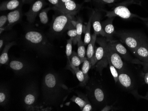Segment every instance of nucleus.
Returning a JSON list of instances; mask_svg holds the SVG:
<instances>
[{"label":"nucleus","instance_id":"1","mask_svg":"<svg viewBox=\"0 0 148 111\" xmlns=\"http://www.w3.org/2000/svg\"><path fill=\"white\" fill-rule=\"evenodd\" d=\"M42 103L48 108L59 107L71 93L56 73L48 71L42 80Z\"/></svg>","mask_w":148,"mask_h":111},{"label":"nucleus","instance_id":"2","mask_svg":"<svg viewBox=\"0 0 148 111\" xmlns=\"http://www.w3.org/2000/svg\"><path fill=\"white\" fill-rule=\"evenodd\" d=\"M25 40L29 46L39 54L45 56L52 54L53 45L42 32L35 30L28 31L25 34Z\"/></svg>","mask_w":148,"mask_h":111},{"label":"nucleus","instance_id":"3","mask_svg":"<svg viewBox=\"0 0 148 111\" xmlns=\"http://www.w3.org/2000/svg\"><path fill=\"white\" fill-rule=\"evenodd\" d=\"M75 23L72 20V15L61 13L53 20L51 30L52 33L59 35L66 29L75 28Z\"/></svg>","mask_w":148,"mask_h":111},{"label":"nucleus","instance_id":"4","mask_svg":"<svg viewBox=\"0 0 148 111\" xmlns=\"http://www.w3.org/2000/svg\"><path fill=\"white\" fill-rule=\"evenodd\" d=\"M115 34L119 38L121 42L131 50L133 53L139 45L146 39L144 36L135 32L119 31L115 32Z\"/></svg>","mask_w":148,"mask_h":111},{"label":"nucleus","instance_id":"5","mask_svg":"<svg viewBox=\"0 0 148 111\" xmlns=\"http://www.w3.org/2000/svg\"><path fill=\"white\" fill-rule=\"evenodd\" d=\"M38 97V87L36 84L32 83L28 84L23 93V104L25 109L34 111L37 109L36 104Z\"/></svg>","mask_w":148,"mask_h":111},{"label":"nucleus","instance_id":"6","mask_svg":"<svg viewBox=\"0 0 148 111\" xmlns=\"http://www.w3.org/2000/svg\"><path fill=\"white\" fill-rule=\"evenodd\" d=\"M134 0H127V1L117 4L116 7L110 11L106 12V16L108 18L119 16L124 19H129L133 17H139L138 16L132 14L128 8L126 7L127 4L133 3Z\"/></svg>","mask_w":148,"mask_h":111},{"label":"nucleus","instance_id":"7","mask_svg":"<svg viewBox=\"0 0 148 111\" xmlns=\"http://www.w3.org/2000/svg\"><path fill=\"white\" fill-rule=\"evenodd\" d=\"M97 43L99 44L100 47L95 49V53L93 58L90 61L91 66H93L98 62H99L100 66L102 67V65L105 66L107 65L108 63L107 56H106V39L104 38H99L96 39Z\"/></svg>","mask_w":148,"mask_h":111},{"label":"nucleus","instance_id":"8","mask_svg":"<svg viewBox=\"0 0 148 111\" xmlns=\"http://www.w3.org/2000/svg\"><path fill=\"white\" fill-rule=\"evenodd\" d=\"M106 55L108 57L113 66L117 69L119 72L125 70V64L122 60V58L107 40L106 44Z\"/></svg>","mask_w":148,"mask_h":111},{"label":"nucleus","instance_id":"9","mask_svg":"<svg viewBox=\"0 0 148 111\" xmlns=\"http://www.w3.org/2000/svg\"><path fill=\"white\" fill-rule=\"evenodd\" d=\"M9 68L17 74H25L31 70L32 66L26 61L13 59L8 63Z\"/></svg>","mask_w":148,"mask_h":111},{"label":"nucleus","instance_id":"10","mask_svg":"<svg viewBox=\"0 0 148 111\" xmlns=\"http://www.w3.org/2000/svg\"><path fill=\"white\" fill-rule=\"evenodd\" d=\"M87 94L94 104L102 105L105 102L106 96L103 90L100 87H86Z\"/></svg>","mask_w":148,"mask_h":111},{"label":"nucleus","instance_id":"11","mask_svg":"<svg viewBox=\"0 0 148 111\" xmlns=\"http://www.w3.org/2000/svg\"><path fill=\"white\" fill-rule=\"evenodd\" d=\"M109 42L111 46L119 54L121 57H123L125 60L133 63H143V62L138 61L137 59H133L125 47L119 42L113 41V40Z\"/></svg>","mask_w":148,"mask_h":111},{"label":"nucleus","instance_id":"12","mask_svg":"<svg viewBox=\"0 0 148 111\" xmlns=\"http://www.w3.org/2000/svg\"><path fill=\"white\" fill-rule=\"evenodd\" d=\"M80 5L77 4L73 1H68L65 3L60 2L57 5L55 6V10L61 13L73 15L76 14L80 10Z\"/></svg>","mask_w":148,"mask_h":111},{"label":"nucleus","instance_id":"13","mask_svg":"<svg viewBox=\"0 0 148 111\" xmlns=\"http://www.w3.org/2000/svg\"><path fill=\"white\" fill-rule=\"evenodd\" d=\"M44 0H37L32 5L29 11L25 14L27 19L29 23L34 22L38 13L44 7Z\"/></svg>","mask_w":148,"mask_h":111},{"label":"nucleus","instance_id":"14","mask_svg":"<svg viewBox=\"0 0 148 111\" xmlns=\"http://www.w3.org/2000/svg\"><path fill=\"white\" fill-rule=\"evenodd\" d=\"M134 54L141 62L148 64V40L146 39L140 44L134 52Z\"/></svg>","mask_w":148,"mask_h":111},{"label":"nucleus","instance_id":"15","mask_svg":"<svg viewBox=\"0 0 148 111\" xmlns=\"http://www.w3.org/2000/svg\"><path fill=\"white\" fill-rule=\"evenodd\" d=\"M113 20L114 17L108 18L106 20L102 23V29L105 34V37L108 42L113 40V35L115 34V30L113 24Z\"/></svg>","mask_w":148,"mask_h":111},{"label":"nucleus","instance_id":"16","mask_svg":"<svg viewBox=\"0 0 148 111\" xmlns=\"http://www.w3.org/2000/svg\"><path fill=\"white\" fill-rule=\"evenodd\" d=\"M118 82L125 89H130L134 86V79L125 70L119 72Z\"/></svg>","mask_w":148,"mask_h":111},{"label":"nucleus","instance_id":"17","mask_svg":"<svg viewBox=\"0 0 148 111\" xmlns=\"http://www.w3.org/2000/svg\"><path fill=\"white\" fill-rule=\"evenodd\" d=\"M91 23L93 25L95 33L97 35H100L102 36H105V34L102 27V23H101V14L97 11L93 12L92 14Z\"/></svg>","mask_w":148,"mask_h":111},{"label":"nucleus","instance_id":"18","mask_svg":"<svg viewBox=\"0 0 148 111\" xmlns=\"http://www.w3.org/2000/svg\"><path fill=\"white\" fill-rule=\"evenodd\" d=\"M8 16V26L7 28L10 29L13 25L18 22L21 17V9L9 12Z\"/></svg>","mask_w":148,"mask_h":111},{"label":"nucleus","instance_id":"19","mask_svg":"<svg viewBox=\"0 0 148 111\" xmlns=\"http://www.w3.org/2000/svg\"><path fill=\"white\" fill-rule=\"evenodd\" d=\"M16 43L15 42H8L5 44L0 56L1 66L2 65L8 64L10 62L8 52L11 48Z\"/></svg>","mask_w":148,"mask_h":111},{"label":"nucleus","instance_id":"20","mask_svg":"<svg viewBox=\"0 0 148 111\" xmlns=\"http://www.w3.org/2000/svg\"><path fill=\"white\" fill-rule=\"evenodd\" d=\"M98 35L94 32V33L91 36V40L88 44L86 50V56L88 60L91 61L95 53V43L97 39V36Z\"/></svg>","mask_w":148,"mask_h":111},{"label":"nucleus","instance_id":"21","mask_svg":"<svg viewBox=\"0 0 148 111\" xmlns=\"http://www.w3.org/2000/svg\"><path fill=\"white\" fill-rule=\"evenodd\" d=\"M21 2L19 0H10L1 3L0 6L1 11L6 10H12L17 9L20 6Z\"/></svg>","mask_w":148,"mask_h":111},{"label":"nucleus","instance_id":"22","mask_svg":"<svg viewBox=\"0 0 148 111\" xmlns=\"http://www.w3.org/2000/svg\"><path fill=\"white\" fill-rule=\"evenodd\" d=\"M10 101V93L8 88L5 86L1 85L0 87V105L5 106Z\"/></svg>","mask_w":148,"mask_h":111},{"label":"nucleus","instance_id":"23","mask_svg":"<svg viewBox=\"0 0 148 111\" xmlns=\"http://www.w3.org/2000/svg\"><path fill=\"white\" fill-rule=\"evenodd\" d=\"M70 67L71 69V70L73 71V72L75 74L77 79L79 82L80 86H84L86 85L87 82H86L85 78L84 75L82 72V70H80L79 68H76L72 65L70 64Z\"/></svg>","mask_w":148,"mask_h":111},{"label":"nucleus","instance_id":"24","mask_svg":"<svg viewBox=\"0 0 148 111\" xmlns=\"http://www.w3.org/2000/svg\"><path fill=\"white\" fill-rule=\"evenodd\" d=\"M71 100L78 104L81 110H82L87 102H89L86 97H84V96H81L79 94V96H73Z\"/></svg>","mask_w":148,"mask_h":111},{"label":"nucleus","instance_id":"25","mask_svg":"<svg viewBox=\"0 0 148 111\" xmlns=\"http://www.w3.org/2000/svg\"><path fill=\"white\" fill-rule=\"evenodd\" d=\"M77 44H78L77 54L80 59L82 63H83L86 58L85 57L86 50L84 44L82 40L80 39L78 41Z\"/></svg>","mask_w":148,"mask_h":111},{"label":"nucleus","instance_id":"26","mask_svg":"<svg viewBox=\"0 0 148 111\" xmlns=\"http://www.w3.org/2000/svg\"><path fill=\"white\" fill-rule=\"evenodd\" d=\"M92 14L90 16L89 20L88 22L86 25V28L85 30V34L84 39V44L85 45L88 44L91 40V35H90V29H91V20H92Z\"/></svg>","mask_w":148,"mask_h":111},{"label":"nucleus","instance_id":"27","mask_svg":"<svg viewBox=\"0 0 148 111\" xmlns=\"http://www.w3.org/2000/svg\"><path fill=\"white\" fill-rule=\"evenodd\" d=\"M91 66H91V63L89 60L87 59V58H86L83 62L82 71L84 75L86 80L87 82H88V80L89 78L88 76V72L89 71V69L91 67Z\"/></svg>","mask_w":148,"mask_h":111},{"label":"nucleus","instance_id":"28","mask_svg":"<svg viewBox=\"0 0 148 111\" xmlns=\"http://www.w3.org/2000/svg\"><path fill=\"white\" fill-rule=\"evenodd\" d=\"M82 63V61L78 56L77 53L75 51L72 52V54L70 57V62L69 63V65H72V66L75 67L79 68V66Z\"/></svg>","mask_w":148,"mask_h":111},{"label":"nucleus","instance_id":"29","mask_svg":"<svg viewBox=\"0 0 148 111\" xmlns=\"http://www.w3.org/2000/svg\"><path fill=\"white\" fill-rule=\"evenodd\" d=\"M50 8H47L42 10L39 14L40 21L42 24L46 25L49 22V17L48 16V12Z\"/></svg>","mask_w":148,"mask_h":111},{"label":"nucleus","instance_id":"30","mask_svg":"<svg viewBox=\"0 0 148 111\" xmlns=\"http://www.w3.org/2000/svg\"><path fill=\"white\" fill-rule=\"evenodd\" d=\"M107 56V55H106ZM107 60H108V63L110 66V72H111V74L114 78V80L115 81L116 83L118 82L119 81V71L117 70V69L113 66V64L111 63V62L110 60L108 57H107Z\"/></svg>","mask_w":148,"mask_h":111},{"label":"nucleus","instance_id":"31","mask_svg":"<svg viewBox=\"0 0 148 111\" xmlns=\"http://www.w3.org/2000/svg\"><path fill=\"white\" fill-rule=\"evenodd\" d=\"M72 39L71 38L69 39L67 41L66 46V54L68 59V63L70 62V57L72 53Z\"/></svg>","mask_w":148,"mask_h":111},{"label":"nucleus","instance_id":"32","mask_svg":"<svg viewBox=\"0 0 148 111\" xmlns=\"http://www.w3.org/2000/svg\"><path fill=\"white\" fill-rule=\"evenodd\" d=\"M67 34L72 39L73 43L74 44H76L78 43V35H77L76 28H74L70 29L67 32Z\"/></svg>","mask_w":148,"mask_h":111},{"label":"nucleus","instance_id":"33","mask_svg":"<svg viewBox=\"0 0 148 111\" xmlns=\"http://www.w3.org/2000/svg\"><path fill=\"white\" fill-rule=\"evenodd\" d=\"M75 28L77 30V35H78V41L81 39V35L83 33V25L82 21L80 19H78L75 23Z\"/></svg>","mask_w":148,"mask_h":111},{"label":"nucleus","instance_id":"34","mask_svg":"<svg viewBox=\"0 0 148 111\" xmlns=\"http://www.w3.org/2000/svg\"><path fill=\"white\" fill-rule=\"evenodd\" d=\"M119 0H94V1L98 5H111L116 3Z\"/></svg>","mask_w":148,"mask_h":111},{"label":"nucleus","instance_id":"35","mask_svg":"<svg viewBox=\"0 0 148 111\" xmlns=\"http://www.w3.org/2000/svg\"><path fill=\"white\" fill-rule=\"evenodd\" d=\"M8 23V16L7 15H1L0 17V28H4L6 24Z\"/></svg>","mask_w":148,"mask_h":111},{"label":"nucleus","instance_id":"36","mask_svg":"<svg viewBox=\"0 0 148 111\" xmlns=\"http://www.w3.org/2000/svg\"><path fill=\"white\" fill-rule=\"evenodd\" d=\"M92 110V106L91 104H90V102H87L85 106L83 108V109L81 111H90Z\"/></svg>","mask_w":148,"mask_h":111},{"label":"nucleus","instance_id":"37","mask_svg":"<svg viewBox=\"0 0 148 111\" xmlns=\"http://www.w3.org/2000/svg\"><path fill=\"white\" fill-rule=\"evenodd\" d=\"M48 1L55 6L57 5L60 3V0H48Z\"/></svg>","mask_w":148,"mask_h":111},{"label":"nucleus","instance_id":"38","mask_svg":"<svg viewBox=\"0 0 148 111\" xmlns=\"http://www.w3.org/2000/svg\"><path fill=\"white\" fill-rule=\"evenodd\" d=\"M112 106H106L105 107L103 108V109H102L101 111H110V110L112 109Z\"/></svg>","mask_w":148,"mask_h":111},{"label":"nucleus","instance_id":"39","mask_svg":"<svg viewBox=\"0 0 148 111\" xmlns=\"http://www.w3.org/2000/svg\"><path fill=\"white\" fill-rule=\"evenodd\" d=\"M144 80L145 82L147 84H148V72L145 74V75Z\"/></svg>","mask_w":148,"mask_h":111},{"label":"nucleus","instance_id":"40","mask_svg":"<svg viewBox=\"0 0 148 111\" xmlns=\"http://www.w3.org/2000/svg\"><path fill=\"white\" fill-rule=\"evenodd\" d=\"M71 1H72V0H60V3H65V2Z\"/></svg>","mask_w":148,"mask_h":111},{"label":"nucleus","instance_id":"41","mask_svg":"<svg viewBox=\"0 0 148 111\" xmlns=\"http://www.w3.org/2000/svg\"><path fill=\"white\" fill-rule=\"evenodd\" d=\"M140 19H142L144 21H145V23H146V25H147V26H148V19H143L142 18H140Z\"/></svg>","mask_w":148,"mask_h":111}]
</instances>
